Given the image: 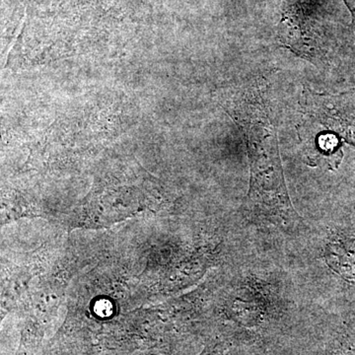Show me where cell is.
Returning a JSON list of instances; mask_svg holds the SVG:
<instances>
[{"label": "cell", "mask_w": 355, "mask_h": 355, "mask_svg": "<svg viewBox=\"0 0 355 355\" xmlns=\"http://www.w3.org/2000/svg\"><path fill=\"white\" fill-rule=\"evenodd\" d=\"M223 107L241 128L250 162V188L245 210L250 218L294 230L301 217L294 209L284 179L277 127L265 84L253 83L236 89Z\"/></svg>", "instance_id": "1"}, {"label": "cell", "mask_w": 355, "mask_h": 355, "mask_svg": "<svg viewBox=\"0 0 355 355\" xmlns=\"http://www.w3.org/2000/svg\"><path fill=\"white\" fill-rule=\"evenodd\" d=\"M324 259L331 270L355 295V223L345 220L331 229L324 245Z\"/></svg>", "instance_id": "2"}, {"label": "cell", "mask_w": 355, "mask_h": 355, "mask_svg": "<svg viewBox=\"0 0 355 355\" xmlns=\"http://www.w3.org/2000/svg\"><path fill=\"white\" fill-rule=\"evenodd\" d=\"M347 4V8L349 9L350 13L352 16V23L355 28V0H343Z\"/></svg>", "instance_id": "3"}]
</instances>
